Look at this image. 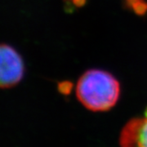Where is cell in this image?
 <instances>
[{"label":"cell","instance_id":"1","mask_svg":"<svg viewBox=\"0 0 147 147\" xmlns=\"http://www.w3.org/2000/svg\"><path fill=\"white\" fill-rule=\"evenodd\" d=\"M120 94L118 80L109 72L88 70L80 77L76 86L79 100L88 110L105 111L115 106Z\"/></svg>","mask_w":147,"mask_h":147},{"label":"cell","instance_id":"2","mask_svg":"<svg viewBox=\"0 0 147 147\" xmlns=\"http://www.w3.org/2000/svg\"><path fill=\"white\" fill-rule=\"evenodd\" d=\"M24 63L13 47L0 44V88L15 86L24 74Z\"/></svg>","mask_w":147,"mask_h":147},{"label":"cell","instance_id":"3","mask_svg":"<svg viewBox=\"0 0 147 147\" xmlns=\"http://www.w3.org/2000/svg\"><path fill=\"white\" fill-rule=\"evenodd\" d=\"M122 146L147 147V108L144 116L132 119L121 131Z\"/></svg>","mask_w":147,"mask_h":147},{"label":"cell","instance_id":"4","mask_svg":"<svg viewBox=\"0 0 147 147\" xmlns=\"http://www.w3.org/2000/svg\"><path fill=\"white\" fill-rule=\"evenodd\" d=\"M127 5L138 15H143L147 11V3L145 0H125Z\"/></svg>","mask_w":147,"mask_h":147}]
</instances>
